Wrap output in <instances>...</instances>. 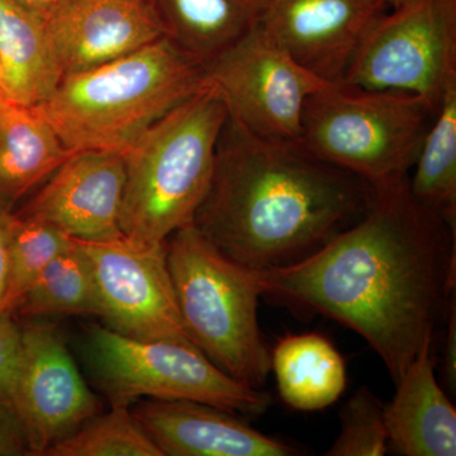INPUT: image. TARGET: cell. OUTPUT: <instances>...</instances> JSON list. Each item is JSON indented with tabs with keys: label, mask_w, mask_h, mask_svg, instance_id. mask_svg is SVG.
<instances>
[{
	"label": "cell",
	"mask_w": 456,
	"mask_h": 456,
	"mask_svg": "<svg viewBox=\"0 0 456 456\" xmlns=\"http://www.w3.org/2000/svg\"><path fill=\"white\" fill-rule=\"evenodd\" d=\"M358 221L305 259L253 270L260 296L362 336L397 383L455 288V228L413 200L408 179L371 189Z\"/></svg>",
	"instance_id": "1"
},
{
	"label": "cell",
	"mask_w": 456,
	"mask_h": 456,
	"mask_svg": "<svg viewBox=\"0 0 456 456\" xmlns=\"http://www.w3.org/2000/svg\"><path fill=\"white\" fill-rule=\"evenodd\" d=\"M373 191L299 142L264 139L228 117L193 224L244 268L305 259L362 217Z\"/></svg>",
	"instance_id": "2"
},
{
	"label": "cell",
	"mask_w": 456,
	"mask_h": 456,
	"mask_svg": "<svg viewBox=\"0 0 456 456\" xmlns=\"http://www.w3.org/2000/svg\"><path fill=\"white\" fill-rule=\"evenodd\" d=\"M204 84V66L167 37L62 77L36 110L70 152H123Z\"/></svg>",
	"instance_id": "3"
},
{
	"label": "cell",
	"mask_w": 456,
	"mask_h": 456,
	"mask_svg": "<svg viewBox=\"0 0 456 456\" xmlns=\"http://www.w3.org/2000/svg\"><path fill=\"white\" fill-rule=\"evenodd\" d=\"M227 118L220 93L204 80L193 95L123 152V236L139 244L160 245L179 228L193 224L211 183Z\"/></svg>",
	"instance_id": "4"
},
{
	"label": "cell",
	"mask_w": 456,
	"mask_h": 456,
	"mask_svg": "<svg viewBox=\"0 0 456 456\" xmlns=\"http://www.w3.org/2000/svg\"><path fill=\"white\" fill-rule=\"evenodd\" d=\"M164 245L191 340L224 373L263 388L272 371V350L261 334V296L251 269L224 256L193 224L171 233Z\"/></svg>",
	"instance_id": "5"
},
{
	"label": "cell",
	"mask_w": 456,
	"mask_h": 456,
	"mask_svg": "<svg viewBox=\"0 0 456 456\" xmlns=\"http://www.w3.org/2000/svg\"><path fill=\"white\" fill-rule=\"evenodd\" d=\"M437 110L421 95L332 83L305 102L299 143L371 189L410 178Z\"/></svg>",
	"instance_id": "6"
},
{
	"label": "cell",
	"mask_w": 456,
	"mask_h": 456,
	"mask_svg": "<svg viewBox=\"0 0 456 456\" xmlns=\"http://www.w3.org/2000/svg\"><path fill=\"white\" fill-rule=\"evenodd\" d=\"M90 377L110 404L184 399L231 413L260 415L270 395L224 373L191 342L140 340L93 325L80 346Z\"/></svg>",
	"instance_id": "7"
},
{
	"label": "cell",
	"mask_w": 456,
	"mask_h": 456,
	"mask_svg": "<svg viewBox=\"0 0 456 456\" xmlns=\"http://www.w3.org/2000/svg\"><path fill=\"white\" fill-rule=\"evenodd\" d=\"M345 84L421 95L435 110L456 83V0H410L370 27Z\"/></svg>",
	"instance_id": "8"
},
{
	"label": "cell",
	"mask_w": 456,
	"mask_h": 456,
	"mask_svg": "<svg viewBox=\"0 0 456 456\" xmlns=\"http://www.w3.org/2000/svg\"><path fill=\"white\" fill-rule=\"evenodd\" d=\"M228 117L275 141L299 142L307 99L330 86L299 64L260 25L204 69Z\"/></svg>",
	"instance_id": "9"
},
{
	"label": "cell",
	"mask_w": 456,
	"mask_h": 456,
	"mask_svg": "<svg viewBox=\"0 0 456 456\" xmlns=\"http://www.w3.org/2000/svg\"><path fill=\"white\" fill-rule=\"evenodd\" d=\"M73 240L89 261L99 317L107 327L140 340L193 344L176 305L164 244H139L126 236Z\"/></svg>",
	"instance_id": "10"
},
{
	"label": "cell",
	"mask_w": 456,
	"mask_h": 456,
	"mask_svg": "<svg viewBox=\"0 0 456 456\" xmlns=\"http://www.w3.org/2000/svg\"><path fill=\"white\" fill-rule=\"evenodd\" d=\"M20 330L13 411L28 444V455L42 456L98 415L101 403L53 326L31 323Z\"/></svg>",
	"instance_id": "11"
},
{
	"label": "cell",
	"mask_w": 456,
	"mask_h": 456,
	"mask_svg": "<svg viewBox=\"0 0 456 456\" xmlns=\"http://www.w3.org/2000/svg\"><path fill=\"white\" fill-rule=\"evenodd\" d=\"M125 182L121 152H71L33 191L25 206L14 212L47 222L71 239H117L123 236L119 218Z\"/></svg>",
	"instance_id": "12"
},
{
	"label": "cell",
	"mask_w": 456,
	"mask_h": 456,
	"mask_svg": "<svg viewBox=\"0 0 456 456\" xmlns=\"http://www.w3.org/2000/svg\"><path fill=\"white\" fill-rule=\"evenodd\" d=\"M383 0H266L261 28L305 69L330 83H344L347 69Z\"/></svg>",
	"instance_id": "13"
},
{
	"label": "cell",
	"mask_w": 456,
	"mask_h": 456,
	"mask_svg": "<svg viewBox=\"0 0 456 456\" xmlns=\"http://www.w3.org/2000/svg\"><path fill=\"white\" fill-rule=\"evenodd\" d=\"M45 23L62 77L107 64L165 36L152 0H65Z\"/></svg>",
	"instance_id": "14"
},
{
	"label": "cell",
	"mask_w": 456,
	"mask_h": 456,
	"mask_svg": "<svg viewBox=\"0 0 456 456\" xmlns=\"http://www.w3.org/2000/svg\"><path fill=\"white\" fill-rule=\"evenodd\" d=\"M134 419L163 456H293L289 444L236 419L235 413L184 399H139Z\"/></svg>",
	"instance_id": "15"
},
{
	"label": "cell",
	"mask_w": 456,
	"mask_h": 456,
	"mask_svg": "<svg viewBox=\"0 0 456 456\" xmlns=\"http://www.w3.org/2000/svg\"><path fill=\"white\" fill-rule=\"evenodd\" d=\"M384 419L389 443L407 456H455L456 410L435 375L432 342L397 383Z\"/></svg>",
	"instance_id": "16"
},
{
	"label": "cell",
	"mask_w": 456,
	"mask_h": 456,
	"mask_svg": "<svg viewBox=\"0 0 456 456\" xmlns=\"http://www.w3.org/2000/svg\"><path fill=\"white\" fill-rule=\"evenodd\" d=\"M62 79L46 23L17 0H0V95L36 107Z\"/></svg>",
	"instance_id": "17"
},
{
	"label": "cell",
	"mask_w": 456,
	"mask_h": 456,
	"mask_svg": "<svg viewBox=\"0 0 456 456\" xmlns=\"http://www.w3.org/2000/svg\"><path fill=\"white\" fill-rule=\"evenodd\" d=\"M70 154L35 107L4 102L0 108V206L14 211Z\"/></svg>",
	"instance_id": "18"
},
{
	"label": "cell",
	"mask_w": 456,
	"mask_h": 456,
	"mask_svg": "<svg viewBox=\"0 0 456 456\" xmlns=\"http://www.w3.org/2000/svg\"><path fill=\"white\" fill-rule=\"evenodd\" d=\"M164 35L206 69L260 23L266 0H152Z\"/></svg>",
	"instance_id": "19"
},
{
	"label": "cell",
	"mask_w": 456,
	"mask_h": 456,
	"mask_svg": "<svg viewBox=\"0 0 456 456\" xmlns=\"http://www.w3.org/2000/svg\"><path fill=\"white\" fill-rule=\"evenodd\" d=\"M279 395L302 412L325 410L346 387L344 359L320 334L287 335L272 350Z\"/></svg>",
	"instance_id": "20"
},
{
	"label": "cell",
	"mask_w": 456,
	"mask_h": 456,
	"mask_svg": "<svg viewBox=\"0 0 456 456\" xmlns=\"http://www.w3.org/2000/svg\"><path fill=\"white\" fill-rule=\"evenodd\" d=\"M412 169L408 187L413 200L455 228L456 83L441 99Z\"/></svg>",
	"instance_id": "21"
},
{
	"label": "cell",
	"mask_w": 456,
	"mask_h": 456,
	"mask_svg": "<svg viewBox=\"0 0 456 456\" xmlns=\"http://www.w3.org/2000/svg\"><path fill=\"white\" fill-rule=\"evenodd\" d=\"M20 316L82 314L99 316L97 289L86 254L71 245L42 270L28 288L17 311Z\"/></svg>",
	"instance_id": "22"
},
{
	"label": "cell",
	"mask_w": 456,
	"mask_h": 456,
	"mask_svg": "<svg viewBox=\"0 0 456 456\" xmlns=\"http://www.w3.org/2000/svg\"><path fill=\"white\" fill-rule=\"evenodd\" d=\"M110 406V412L92 417L42 456H163L134 419L131 406Z\"/></svg>",
	"instance_id": "23"
},
{
	"label": "cell",
	"mask_w": 456,
	"mask_h": 456,
	"mask_svg": "<svg viewBox=\"0 0 456 456\" xmlns=\"http://www.w3.org/2000/svg\"><path fill=\"white\" fill-rule=\"evenodd\" d=\"M71 245V237L37 218L14 212L5 314H13L28 288L51 260Z\"/></svg>",
	"instance_id": "24"
},
{
	"label": "cell",
	"mask_w": 456,
	"mask_h": 456,
	"mask_svg": "<svg viewBox=\"0 0 456 456\" xmlns=\"http://www.w3.org/2000/svg\"><path fill=\"white\" fill-rule=\"evenodd\" d=\"M341 432L329 456H382L388 452L389 436L384 406L374 393L360 388L342 407Z\"/></svg>",
	"instance_id": "25"
},
{
	"label": "cell",
	"mask_w": 456,
	"mask_h": 456,
	"mask_svg": "<svg viewBox=\"0 0 456 456\" xmlns=\"http://www.w3.org/2000/svg\"><path fill=\"white\" fill-rule=\"evenodd\" d=\"M22 351V330L12 314H0V379L16 389L18 368Z\"/></svg>",
	"instance_id": "26"
},
{
	"label": "cell",
	"mask_w": 456,
	"mask_h": 456,
	"mask_svg": "<svg viewBox=\"0 0 456 456\" xmlns=\"http://www.w3.org/2000/svg\"><path fill=\"white\" fill-rule=\"evenodd\" d=\"M28 452V444L16 415L0 404V455L20 456Z\"/></svg>",
	"instance_id": "27"
},
{
	"label": "cell",
	"mask_w": 456,
	"mask_h": 456,
	"mask_svg": "<svg viewBox=\"0 0 456 456\" xmlns=\"http://www.w3.org/2000/svg\"><path fill=\"white\" fill-rule=\"evenodd\" d=\"M13 217L14 211L0 206V312H4L8 290Z\"/></svg>",
	"instance_id": "28"
},
{
	"label": "cell",
	"mask_w": 456,
	"mask_h": 456,
	"mask_svg": "<svg viewBox=\"0 0 456 456\" xmlns=\"http://www.w3.org/2000/svg\"><path fill=\"white\" fill-rule=\"evenodd\" d=\"M22 7L31 12L36 17L41 18L44 22L51 17L65 0H17Z\"/></svg>",
	"instance_id": "29"
},
{
	"label": "cell",
	"mask_w": 456,
	"mask_h": 456,
	"mask_svg": "<svg viewBox=\"0 0 456 456\" xmlns=\"http://www.w3.org/2000/svg\"><path fill=\"white\" fill-rule=\"evenodd\" d=\"M450 312L448 342H446V374L450 382L455 383V305Z\"/></svg>",
	"instance_id": "30"
},
{
	"label": "cell",
	"mask_w": 456,
	"mask_h": 456,
	"mask_svg": "<svg viewBox=\"0 0 456 456\" xmlns=\"http://www.w3.org/2000/svg\"><path fill=\"white\" fill-rule=\"evenodd\" d=\"M384 4L387 7L397 8L399 5L404 4V3L410 2V0H383Z\"/></svg>",
	"instance_id": "31"
},
{
	"label": "cell",
	"mask_w": 456,
	"mask_h": 456,
	"mask_svg": "<svg viewBox=\"0 0 456 456\" xmlns=\"http://www.w3.org/2000/svg\"><path fill=\"white\" fill-rule=\"evenodd\" d=\"M4 99L2 98V95H0V108L3 107V104H4Z\"/></svg>",
	"instance_id": "32"
},
{
	"label": "cell",
	"mask_w": 456,
	"mask_h": 456,
	"mask_svg": "<svg viewBox=\"0 0 456 456\" xmlns=\"http://www.w3.org/2000/svg\"><path fill=\"white\" fill-rule=\"evenodd\" d=\"M0 314H2V312H0Z\"/></svg>",
	"instance_id": "33"
}]
</instances>
